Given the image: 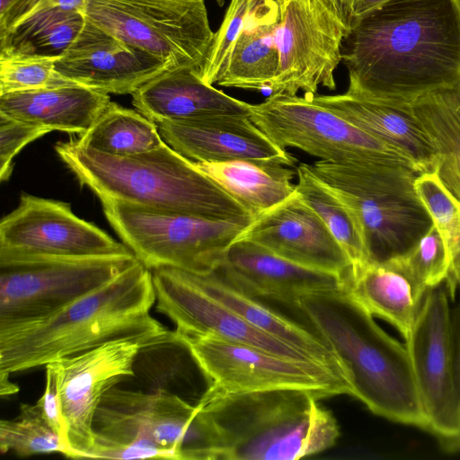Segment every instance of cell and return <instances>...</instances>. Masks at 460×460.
Returning a JSON list of instances; mask_svg holds the SVG:
<instances>
[{"label": "cell", "instance_id": "cell-2", "mask_svg": "<svg viewBox=\"0 0 460 460\" xmlns=\"http://www.w3.org/2000/svg\"><path fill=\"white\" fill-rule=\"evenodd\" d=\"M154 305L152 271L138 261L46 320L0 336V373L45 367L117 340H134L146 349L174 341V332L152 316Z\"/></svg>", "mask_w": 460, "mask_h": 460}, {"label": "cell", "instance_id": "cell-41", "mask_svg": "<svg viewBox=\"0 0 460 460\" xmlns=\"http://www.w3.org/2000/svg\"><path fill=\"white\" fill-rule=\"evenodd\" d=\"M390 0H351L350 26Z\"/></svg>", "mask_w": 460, "mask_h": 460}, {"label": "cell", "instance_id": "cell-15", "mask_svg": "<svg viewBox=\"0 0 460 460\" xmlns=\"http://www.w3.org/2000/svg\"><path fill=\"white\" fill-rule=\"evenodd\" d=\"M144 349L139 341L117 340L45 366L58 388L66 457L86 458L94 442L93 420L102 398L134 376L135 362Z\"/></svg>", "mask_w": 460, "mask_h": 460}, {"label": "cell", "instance_id": "cell-19", "mask_svg": "<svg viewBox=\"0 0 460 460\" xmlns=\"http://www.w3.org/2000/svg\"><path fill=\"white\" fill-rule=\"evenodd\" d=\"M55 68L66 79L106 94H132L171 69L87 19L74 42L56 59Z\"/></svg>", "mask_w": 460, "mask_h": 460}, {"label": "cell", "instance_id": "cell-3", "mask_svg": "<svg viewBox=\"0 0 460 460\" xmlns=\"http://www.w3.org/2000/svg\"><path fill=\"white\" fill-rule=\"evenodd\" d=\"M294 309L340 359L351 396L376 415L429 430L406 346L375 322L348 287L305 293Z\"/></svg>", "mask_w": 460, "mask_h": 460}, {"label": "cell", "instance_id": "cell-10", "mask_svg": "<svg viewBox=\"0 0 460 460\" xmlns=\"http://www.w3.org/2000/svg\"><path fill=\"white\" fill-rule=\"evenodd\" d=\"M208 381L207 391L239 394L301 390L320 399L349 394L350 385L317 363L283 358L214 335L174 332Z\"/></svg>", "mask_w": 460, "mask_h": 460}, {"label": "cell", "instance_id": "cell-38", "mask_svg": "<svg viewBox=\"0 0 460 460\" xmlns=\"http://www.w3.org/2000/svg\"><path fill=\"white\" fill-rule=\"evenodd\" d=\"M49 128L11 118L0 112V179L7 181L13 158L29 143L51 132Z\"/></svg>", "mask_w": 460, "mask_h": 460}, {"label": "cell", "instance_id": "cell-9", "mask_svg": "<svg viewBox=\"0 0 460 460\" xmlns=\"http://www.w3.org/2000/svg\"><path fill=\"white\" fill-rule=\"evenodd\" d=\"M122 243L150 270L170 267L197 275L215 271L248 224L102 201Z\"/></svg>", "mask_w": 460, "mask_h": 460}, {"label": "cell", "instance_id": "cell-20", "mask_svg": "<svg viewBox=\"0 0 460 460\" xmlns=\"http://www.w3.org/2000/svg\"><path fill=\"white\" fill-rule=\"evenodd\" d=\"M155 124L164 142L194 163L273 160L293 167L297 162L262 132L249 114L223 113Z\"/></svg>", "mask_w": 460, "mask_h": 460}, {"label": "cell", "instance_id": "cell-27", "mask_svg": "<svg viewBox=\"0 0 460 460\" xmlns=\"http://www.w3.org/2000/svg\"><path fill=\"white\" fill-rule=\"evenodd\" d=\"M348 288L367 311L390 323L405 341L427 292L392 260L369 262L352 275Z\"/></svg>", "mask_w": 460, "mask_h": 460}, {"label": "cell", "instance_id": "cell-1", "mask_svg": "<svg viewBox=\"0 0 460 460\" xmlns=\"http://www.w3.org/2000/svg\"><path fill=\"white\" fill-rule=\"evenodd\" d=\"M341 61L347 92L385 104L460 88V0H390L351 25Z\"/></svg>", "mask_w": 460, "mask_h": 460}, {"label": "cell", "instance_id": "cell-11", "mask_svg": "<svg viewBox=\"0 0 460 460\" xmlns=\"http://www.w3.org/2000/svg\"><path fill=\"white\" fill-rule=\"evenodd\" d=\"M84 14L170 68L200 72L214 36L205 0H88Z\"/></svg>", "mask_w": 460, "mask_h": 460}, {"label": "cell", "instance_id": "cell-29", "mask_svg": "<svg viewBox=\"0 0 460 460\" xmlns=\"http://www.w3.org/2000/svg\"><path fill=\"white\" fill-rule=\"evenodd\" d=\"M409 107L438 154L435 172L460 201V88L429 93Z\"/></svg>", "mask_w": 460, "mask_h": 460}, {"label": "cell", "instance_id": "cell-30", "mask_svg": "<svg viewBox=\"0 0 460 460\" xmlns=\"http://www.w3.org/2000/svg\"><path fill=\"white\" fill-rule=\"evenodd\" d=\"M85 14L60 7L39 10L0 33V55L58 58L74 42Z\"/></svg>", "mask_w": 460, "mask_h": 460}, {"label": "cell", "instance_id": "cell-17", "mask_svg": "<svg viewBox=\"0 0 460 460\" xmlns=\"http://www.w3.org/2000/svg\"><path fill=\"white\" fill-rule=\"evenodd\" d=\"M151 271L155 307L175 323L177 331L214 335L283 358L316 363L303 351L254 327L216 300L188 272L170 267Z\"/></svg>", "mask_w": 460, "mask_h": 460}, {"label": "cell", "instance_id": "cell-8", "mask_svg": "<svg viewBox=\"0 0 460 460\" xmlns=\"http://www.w3.org/2000/svg\"><path fill=\"white\" fill-rule=\"evenodd\" d=\"M137 261L134 253L0 260V336L46 320Z\"/></svg>", "mask_w": 460, "mask_h": 460}, {"label": "cell", "instance_id": "cell-39", "mask_svg": "<svg viewBox=\"0 0 460 460\" xmlns=\"http://www.w3.org/2000/svg\"><path fill=\"white\" fill-rule=\"evenodd\" d=\"M88 0H15L0 13V33L4 32L28 15L49 7H60L84 13Z\"/></svg>", "mask_w": 460, "mask_h": 460}, {"label": "cell", "instance_id": "cell-4", "mask_svg": "<svg viewBox=\"0 0 460 460\" xmlns=\"http://www.w3.org/2000/svg\"><path fill=\"white\" fill-rule=\"evenodd\" d=\"M55 150L81 186L101 201L217 220L251 224L254 217L193 162L166 143L139 155L116 156L78 140L59 142Z\"/></svg>", "mask_w": 460, "mask_h": 460}, {"label": "cell", "instance_id": "cell-12", "mask_svg": "<svg viewBox=\"0 0 460 460\" xmlns=\"http://www.w3.org/2000/svg\"><path fill=\"white\" fill-rule=\"evenodd\" d=\"M250 118L279 147L297 148L322 161H385L413 167L397 151L308 95L270 94L262 102L251 104Z\"/></svg>", "mask_w": 460, "mask_h": 460}, {"label": "cell", "instance_id": "cell-18", "mask_svg": "<svg viewBox=\"0 0 460 460\" xmlns=\"http://www.w3.org/2000/svg\"><path fill=\"white\" fill-rule=\"evenodd\" d=\"M237 239L298 265L351 279V262L320 217L296 191L254 217Z\"/></svg>", "mask_w": 460, "mask_h": 460}, {"label": "cell", "instance_id": "cell-26", "mask_svg": "<svg viewBox=\"0 0 460 460\" xmlns=\"http://www.w3.org/2000/svg\"><path fill=\"white\" fill-rule=\"evenodd\" d=\"M274 0H251L244 25L217 84L251 91L271 89L279 68Z\"/></svg>", "mask_w": 460, "mask_h": 460}, {"label": "cell", "instance_id": "cell-5", "mask_svg": "<svg viewBox=\"0 0 460 460\" xmlns=\"http://www.w3.org/2000/svg\"><path fill=\"white\" fill-rule=\"evenodd\" d=\"M319 400L301 390H206L198 402L217 431L224 460H296L330 448L340 436Z\"/></svg>", "mask_w": 460, "mask_h": 460}, {"label": "cell", "instance_id": "cell-33", "mask_svg": "<svg viewBox=\"0 0 460 460\" xmlns=\"http://www.w3.org/2000/svg\"><path fill=\"white\" fill-rule=\"evenodd\" d=\"M414 190L447 250L449 270L443 285L453 300L460 290V201L435 172L419 173L414 181Z\"/></svg>", "mask_w": 460, "mask_h": 460}, {"label": "cell", "instance_id": "cell-45", "mask_svg": "<svg viewBox=\"0 0 460 460\" xmlns=\"http://www.w3.org/2000/svg\"><path fill=\"white\" fill-rule=\"evenodd\" d=\"M15 0H0V13H4Z\"/></svg>", "mask_w": 460, "mask_h": 460}, {"label": "cell", "instance_id": "cell-46", "mask_svg": "<svg viewBox=\"0 0 460 460\" xmlns=\"http://www.w3.org/2000/svg\"><path fill=\"white\" fill-rule=\"evenodd\" d=\"M220 7L225 4V0H214Z\"/></svg>", "mask_w": 460, "mask_h": 460}, {"label": "cell", "instance_id": "cell-6", "mask_svg": "<svg viewBox=\"0 0 460 460\" xmlns=\"http://www.w3.org/2000/svg\"><path fill=\"white\" fill-rule=\"evenodd\" d=\"M310 168L358 217L371 261L404 254L433 225L415 192L419 172L411 165L319 160Z\"/></svg>", "mask_w": 460, "mask_h": 460}, {"label": "cell", "instance_id": "cell-25", "mask_svg": "<svg viewBox=\"0 0 460 460\" xmlns=\"http://www.w3.org/2000/svg\"><path fill=\"white\" fill-rule=\"evenodd\" d=\"M188 273L201 289L249 323L303 351L349 384L340 359L312 329L271 309L260 298L227 282L217 271L207 275Z\"/></svg>", "mask_w": 460, "mask_h": 460}, {"label": "cell", "instance_id": "cell-22", "mask_svg": "<svg viewBox=\"0 0 460 460\" xmlns=\"http://www.w3.org/2000/svg\"><path fill=\"white\" fill-rule=\"evenodd\" d=\"M308 96L397 151L419 173L436 172L438 163L436 149L409 106L374 102L349 92Z\"/></svg>", "mask_w": 460, "mask_h": 460}, {"label": "cell", "instance_id": "cell-43", "mask_svg": "<svg viewBox=\"0 0 460 460\" xmlns=\"http://www.w3.org/2000/svg\"><path fill=\"white\" fill-rule=\"evenodd\" d=\"M323 2L340 19L349 32L351 0H323Z\"/></svg>", "mask_w": 460, "mask_h": 460}, {"label": "cell", "instance_id": "cell-14", "mask_svg": "<svg viewBox=\"0 0 460 460\" xmlns=\"http://www.w3.org/2000/svg\"><path fill=\"white\" fill-rule=\"evenodd\" d=\"M448 297L443 284L427 290L405 346L429 431L448 445L460 447V400Z\"/></svg>", "mask_w": 460, "mask_h": 460}, {"label": "cell", "instance_id": "cell-36", "mask_svg": "<svg viewBox=\"0 0 460 460\" xmlns=\"http://www.w3.org/2000/svg\"><path fill=\"white\" fill-rule=\"evenodd\" d=\"M390 260L427 290L444 284L447 278L448 253L434 224L408 252Z\"/></svg>", "mask_w": 460, "mask_h": 460}, {"label": "cell", "instance_id": "cell-35", "mask_svg": "<svg viewBox=\"0 0 460 460\" xmlns=\"http://www.w3.org/2000/svg\"><path fill=\"white\" fill-rule=\"evenodd\" d=\"M55 61L40 56L0 55V95L77 84L56 70Z\"/></svg>", "mask_w": 460, "mask_h": 460}, {"label": "cell", "instance_id": "cell-40", "mask_svg": "<svg viewBox=\"0 0 460 460\" xmlns=\"http://www.w3.org/2000/svg\"><path fill=\"white\" fill-rule=\"evenodd\" d=\"M37 403L50 426L60 435L63 440L64 427L58 388L53 375L47 369L45 390Z\"/></svg>", "mask_w": 460, "mask_h": 460}, {"label": "cell", "instance_id": "cell-24", "mask_svg": "<svg viewBox=\"0 0 460 460\" xmlns=\"http://www.w3.org/2000/svg\"><path fill=\"white\" fill-rule=\"evenodd\" d=\"M111 102L109 94L70 84L0 95V112L52 131L82 136Z\"/></svg>", "mask_w": 460, "mask_h": 460}, {"label": "cell", "instance_id": "cell-21", "mask_svg": "<svg viewBox=\"0 0 460 460\" xmlns=\"http://www.w3.org/2000/svg\"><path fill=\"white\" fill-rule=\"evenodd\" d=\"M215 271L249 295L293 308L305 293L343 288L349 283L344 277L298 265L241 239L230 245Z\"/></svg>", "mask_w": 460, "mask_h": 460}, {"label": "cell", "instance_id": "cell-16", "mask_svg": "<svg viewBox=\"0 0 460 460\" xmlns=\"http://www.w3.org/2000/svg\"><path fill=\"white\" fill-rule=\"evenodd\" d=\"M133 253L69 203L22 193L0 222V260L29 257H98Z\"/></svg>", "mask_w": 460, "mask_h": 460}, {"label": "cell", "instance_id": "cell-32", "mask_svg": "<svg viewBox=\"0 0 460 460\" xmlns=\"http://www.w3.org/2000/svg\"><path fill=\"white\" fill-rule=\"evenodd\" d=\"M77 140L86 147L116 156L143 154L164 144L154 121L113 102Z\"/></svg>", "mask_w": 460, "mask_h": 460}, {"label": "cell", "instance_id": "cell-42", "mask_svg": "<svg viewBox=\"0 0 460 460\" xmlns=\"http://www.w3.org/2000/svg\"><path fill=\"white\" fill-rule=\"evenodd\" d=\"M453 322V336H454V365H455V379L457 394L460 400V305L456 309Z\"/></svg>", "mask_w": 460, "mask_h": 460}, {"label": "cell", "instance_id": "cell-7", "mask_svg": "<svg viewBox=\"0 0 460 460\" xmlns=\"http://www.w3.org/2000/svg\"><path fill=\"white\" fill-rule=\"evenodd\" d=\"M93 432V444L146 448L162 459H223L218 434L199 402L163 389L111 388L96 411Z\"/></svg>", "mask_w": 460, "mask_h": 460}, {"label": "cell", "instance_id": "cell-13", "mask_svg": "<svg viewBox=\"0 0 460 460\" xmlns=\"http://www.w3.org/2000/svg\"><path fill=\"white\" fill-rule=\"evenodd\" d=\"M274 40L279 54L273 95L315 94L336 89L335 71L348 31L323 0H274Z\"/></svg>", "mask_w": 460, "mask_h": 460}, {"label": "cell", "instance_id": "cell-37", "mask_svg": "<svg viewBox=\"0 0 460 460\" xmlns=\"http://www.w3.org/2000/svg\"><path fill=\"white\" fill-rule=\"evenodd\" d=\"M251 0H231L200 66L204 82L213 85L224 73L243 31Z\"/></svg>", "mask_w": 460, "mask_h": 460}, {"label": "cell", "instance_id": "cell-44", "mask_svg": "<svg viewBox=\"0 0 460 460\" xmlns=\"http://www.w3.org/2000/svg\"><path fill=\"white\" fill-rule=\"evenodd\" d=\"M0 388H1V395H11L18 392L19 387L14 384L10 382L9 374L0 373Z\"/></svg>", "mask_w": 460, "mask_h": 460}, {"label": "cell", "instance_id": "cell-34", "mask_svg": "<svg viewBox=\"0 0 460 460\" xmlns=\"http://www.w3.org/2000/svg\"><path fill=\"white\" fill-rule=\"evenodd\" d=\"M0 451L21 457L66 454L60 435L50 426L37 402L22 403L15 419L0 420Z\"/></svg>", "mask_w": 460, "mask_h": 460}, {"label": "cell", "instance_id": "cell-23", "mask_svg": "<svg viewBox=\"0 0 460 460\" xmlns=\"http://www.w3.org/2000/svg\"><path fill=\"white\" fill-rule=\"evenodd\" d=\"M132 95L135 109L155 123L184 122L202 117L249 114L251 103L203 81L199 69L180 66L151 79Z\"/></svg>", "mask_w": 460, "mask_h": 460}, {"label": "cell", "instance_id": "cell-31", "mask_svg": "<svg viewBox=\"0 0 460 460\" xmlns=\"http://www.w3.org/2000/svg\"><path fill=\"white\" fill-rule=\"evenodd\" d=\"M296 172V191L320 217L332 236L343 248L351 262L352 275L356 274L371 262L358 217L343 199L313 172L310 164H299Z\"/></svg>", "mask_w": 460, "mask_h": 460}, {"label": "cell", "instance_id": "cell-28", "mask_svg": "<svg viewBox=\"0 0 460 460\" xmlns=\"http://www.w3.org/2000/svg\"><path fill=\"white\" fill-rule=\"evenodd\" d=\"M194 164L254 217L296 191L292 181L296 172L280 161L233 160Z\"/></svg>", "mask_w": 460, "mask_h": 460}]
</instances>
